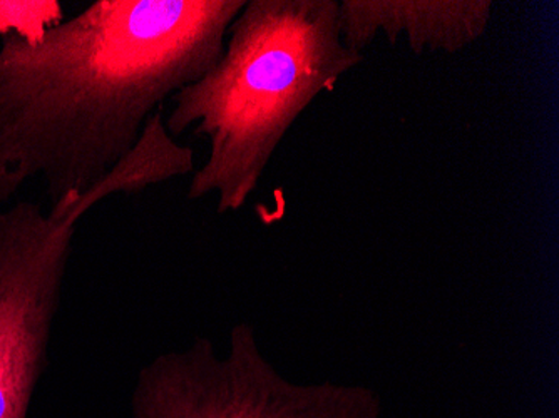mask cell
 Instances as JSON below:
<instances>
[{"instance_id": "cell-2", "label": "cell", "mask_w": 559, "mask_h": 418, "mask_svg": "<svg viewBox=\"0 0 559 418\" xmlns=\"http://www.w3.org/2000/svg\"><path fill=\"white\" fill-rule=\"evenodd\" d=\"M338 0H247L219 61L171 97L173 138L194 128L210 143L188 200L216 194L219 215L240 212L305 109L364 61L342 39Z\"/></svg>"}, {"instance_id": "cell-6", "label": "cell", "mask_w": 559, "mask_h": 418, "mask_svg": "<svg viewBox=\"0 0 559 418\" xmlns=\"http://www.w3.org/2000/svg\"><path fill=\"white\" fill-rule=\"evenodd\" d=\"M59 0H0V37L37 44L64 22Z\"/></svg>"}, {"instance_id": "cell-5", "label": "cell", "mask_w": 559, "mask_h": 418, "mask_svg": "<svg viewBox=\"0 0 559 418\" xmlns=\"http://www.w3.org/2000/svg\"><path fill=\"white\" fill-rule=\"evenodd\" d=\"M491 0H342V39L362 52L376 37L391 44L401 37L414 55H455L485 36L491 22Z\"/></svg>"}, {"instance_id": "cell-4", "label": "cell", "mask_w": 559, "mask_h": 418, "mask_svg": "<svg viewBox=\"0 0 559 418\" xmlns=\"http://www.w3.org/2000/svg\"><path fill=\"white\" fill-rule=\"evenodd\" d=\"M126 193L119 172L81 200L44 210L15 201L0 212V418H27L47 348L75 228L97 203Z\"/></svg>"}, {"instance_id": "cell-1", "label": "cell", "mask_w": 559, "mask_h": 418, "mask_svg": "<svg viewBox=\"0 0 559 418\" xmlns=\"http://www.w3.org/2000/svg\"><path fill=\"white\" fill-rule=\"evenodd\" d=\"M247 0H96L40 43L0 46V212L29 182L80 200L166 99L223 56Z\"/></svg>"}, {"instance_id": "cell-3", "label": "cell", "mask_w": 559, "mask_h": 418, "mask_svg": "<svg viewBox=\"0 0 559 418\" xmlns=\"http://www.w3.org/2000/svg\"><path fill=\"white\" fill-rule=\"evenodd\" d=\"M376 390L357 383H297L275 369L255 329L237 323L230 347L198 336L144 365L130 418H382Z\"/></svg>"}]
</instances>
